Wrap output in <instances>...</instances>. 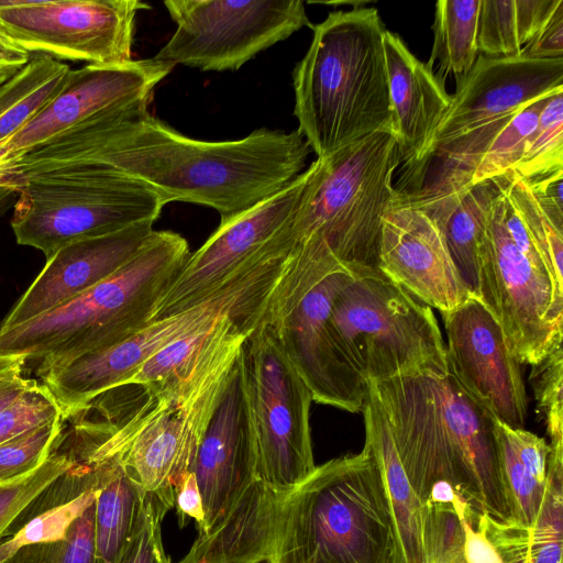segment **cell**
Returning <instances> with one entry per match:
<instances>
[{
  "mask_svg": "<svg viewBox=\"0 0 563 563\" xmlns=\"http://www.w3.org/2000/svg\"><path fill=\"white\" fill-rule=\"evenodd\" d=\"M311 150L296 130L257 129L245 137H188L152 115L147 107L110 113L16 155L20 180L86 165L117 169L155 189L167 203L189 202L239 216L295 180Z\"/></svg>",
  "mask_w": 563,
  "mask_h": 563,
  "instance_id": "6da1fadb",
  "label": "cell"
},
{
  "mask_svg": "<svg viewBox=\"0 0 563 563\" xmlns=\"http://www.w3.org/2000/svg\"><path fill=\"white\" fill-rule=\"evenodd\" d=\"M404 563L382 474L367 443L289 489L258 479L177 563Z\"/></svg>",
  "mask_w": 563,
  "mask_h": 563,
  "instance_id": "7a4b0ae2",
  "label": "cell"
},
{
  "mask_svg": "<svg viewBox=\"0 0 563 563\" xmlns=\"http://www.w3.org/2000/svg\"><path fill=\"white\" fill-rule=\"evenodd\" d=\"M401 162L393 133L378 132L313 161L298 206L264 247L283 261L261 325H276L339 268L376 273L383 217Z\"/></svg>",
  "mask_w": 563,
  "mask_h": 563,
  "instance_id": "3957f363",
  "label": "cell"
},
{
  "mask_svg": "<svg viewBox=\"0 0 563 563\" xmlns=\"http://www.w3.org/2000/svg\"><path fill=\"white\" fill-rule=\"evenodd\" d=\"M388 423L407 477L422 501L445 481L470 506L512 520L501 474L495 419L475 404L446 366L368 382Z\"/></svg>",
  "mask_w": 563,
  "mask_h": 563,
  "instance_id": "277c9868",
  "label": "cell"
},
{
  "mask_svg": "<svg viewBox=\"0 0 563 563\" xmlns=\"http://www.w3.org/2000/svg\"><path fill=\"white\" fill-rule=\"evenodd\" d=\"M245 338L228 317L185 374L154 388L128 384L97 397L91 405L103 420L96 421L90 456H115L145 493L174 508Z\"/></svg>",
  "mask_w": 563,
  "mask_h": 563,
  "instance_id": "5b68a950",
  "label": "cell"
},
{
  "mask_svg": "<svg viewBox=\"0 0 563 563\" xmlns=\"http://www.w3.org/2000/svg\"><path fill=\"white\" fill-rule=\"evenodd\" d=\"M292 71L297 131L317 158L378 132L393 133L384 51L375 8L333 11L312 26Z\"/></svg>",
  "mask_w": 563,
  "mask_h": 563,
  "instance_id": "8992f818",
  "label": "cell"
},
{
  "mask_svg": "<svg viewBox=\"0 0 563 563\" xmlns=\"http://www.w3.org/2000/svg\"><path fill=\"white\" fill-rule=\"evenodd\" d=\"M190 255L185 238L154 230L115 274L22 324L0 330V357L36 361V374L122 341L152 322Z\"/></svg>",
  "mask_w": 563,
  "mask_h": 563,
  "instance_id": "52a82bcc",
  "label": "cell"
},
{
  "mask_svg": "<svg viewBox=\"0 0 563 563\" xmlns=\"http://www.w3.org/2000/svg\"><path fill=\"white\" fill-rule=\"evenodd\" d=\"M500 177L479 246L478 300L498 321L511 354L532 366L562 344L563 287L528 233Z\"/></svg>",
  "mask_w": 563,
  "mask_h": 563,
  "instance_id": "ba28073f",
  "label": "cell"
},
{
  "mask_svg": "<svg viewBox=\"0 0 563 563\" xmlns=\"http://www.w3.org/2000/svg\"><path fill=\"white\" fill-rule=\"evenodd\" d=\"M11 227L16 242L49 258L62 246L158 219L167 201L111 167L86 165L27 177L16 186Z\"/></svg>",
  "mask_w": 563,
  "mask_h": 563,
  "instance_id": "9c48e42d",
  "label": "cell"
},
{
  "mask_svg": "<svg viewBox=\"0 0 563 563\" xmlns=\"http://www.w3.org/2000/svg\"><path fill=\"white\" fill-rule=\"evenodd\" d=\"M331 321L344 353L367 383L446 366L432 309L380 272L355 275L342 287Z\"/></svg>",
  "mask_w": 563,
  "mask_h": 563,
  "instance_id": "30bf717a",
  "label": "cell"
},
{
  "mask_svg": "<svg viewBox=\"0 0 563 563\" xmlns=\"http://www.w3.org/2000/svg\"><path fill=\"white\" fill-rule=\"evenodd\" d=\"M242 358L256 441L255 479L289 489L317 466L309 422L311 391L271 325L246 335Z\"/></svg>",
  "mask_w": 563,
  "mask_h": 563,
  "instance_id": "8fae6325",
  "label": "cell"
},
{
  "mask_svg": "<svg viewBox=\"0 0 563 563\" xmlns=\"http://www.w3.org/2000/svg\"><path fill=\"white\" fill-rule=\"evenodd\" d=\"M176 30L153 57L205 71H235L312 24L300 0H167Z\"/></svg>",
  "mask_w": 563,
  "mask_h": 563,
  "instance_id": "7c38bea8",
  "label": "cell"
},
{
  "mask_svg": "<svg viewBox=\"0 0 563 563\" xmlns=\"http://www.w3.org/2000/svg\"><path fill=\"white\" fill-rule=\"evenodd\" d=\"M260 287L233 284L220 297L156 321L108 347L85 353L41 376L64 419L85 410L103 393L123 385L155 353L175 339L228 314L239 329L254 317Z\"/></svg>",
  "mask_w": 563,
  "mask_h": 563,
  "instance_id": "4fadbf2b",
  "label": "cell"
},
{
  "mask_svg": "<svg viewBox=\"0 0 563 563\" xmlns=\"http://www.w3.org/2000/svg\"><path fill=\"white\" fill-rule=\"evenodd\" d=\"M139 0H0V33L26 52L88 65L132 60Z\"/></svg>",
  "mask_w": 563,
  "mask_h": 563,
  "instance_id": "5bb4252c",
  "label": "cell"
},
{
  "mask_svg": "<svg viewBox=\"0 0 563 563\" xmlns=\"http://www.w3.org/2000/svg\"><path fill=\"white\" fill-rule=\"evenodd\" d=\"M308 180L305 169L277 194L245 212L220 221L161 298L152 321L181 313L220 297L236 277L263 263L260 253L298 206Z\"/></svg>",
  "mask_w": 563,
  "mask_h": 563,
  "instance_id": "9a60e30c",
  "label": "cell"
},
{
  "mask_svg": "<svg viewBox=\"0 0 563 563\" xmlns=\"http://www.w3.org/2000/svg\"><path fill=\"white\" fill-rule=\"evenodd\" d=\"M441 316L446 365L457 384L495 420L523 428L528 399L521 363L511 354L496 318L473 297Z\"/></svg>",
  "mask_w": 563,
  "mask_h": 563,
  "instance_id": "2e32d148",
  "label": "cell"
},
{
  "mask_svg": "<svg viewBox=\"0 0 563 563\" xmlns=\"http://www.w3.org/2000/svg\"><path fill=\"white\" fill-rule=\"evenodd\" d=\"M354 276L347 268L333 271L272 327L313 400L349 412L362 411L368 383L344 353L331 309L336 294Z\"/></svg>",
  "mask_w": 563,
  "mask_h": 563,
  "instance_id": "e0dca14e",
  "label": "cell"
},
{
  "mask_svg": "<svg viewBox=\"0 0 563 563\" xmlns=\"http://www.w3.org/2000/svg\"><path fill=\"white\" fill-rule=\"evenodd\" d=\"M174 67L152 57L119 66L87 65L69 70L49 102L3 143L9 158L100 117L147 107L155 88Z\"/></svg>",
  "mask_w": 563,
  "mask_h": 563,
  "instance_id": "ac0fdd59",
  "label": "cell"
},
{
  "mask_svg": "<svg viewBox=\"0 0 563 563\" xmlns=\"http://www.w3.org/2000/svg\"><path fill=\"white\" fill-rule=\"evenodd\" d=\"M560 91H563V57L478 55L472 69L456 79L455 92L434 132L429 157L452 141Z\"/></svg>",
  "mask_w": 563,
  "mask_h": 563,
  "instance_id": "d6986e66",
  "label": "cell"
},
{
  "mask_svg": "<svg viewBox=\"0 0 563 563\" xmlns=\"http://www.w3.org/2000/svg\"><path fill=\"white\" fill-rule=\"evenodd\" d=\"M378 269L441 313L471 297L434 221L399 191L383 217Z\"/></svg>",
  "mask_w": 563,
  "mask_h": 563,
  "instance_id": "ffe728a7",
  "label": "cell"
},
{
  "mask_svg": "<svg viewBox=\"0 0 563 563\" xmlns=\"http://www.w3.org/2000/svg\"><path fill=\"white\" fill-rule=\"evenodd\" d=\"M242 352L208 424L191 472L195 474L208 531L255 479L256 441Z\"/></svg>",
  "mask_w": 563,
  "mask_h": 563,
  "instance_id": "44dd1931",
  "label": "cell"
},
{
  "mask_svg": "<svg viewBox=\"0 0 563 563\" xmlns=\"http://www.w3.org/2000/svg\"><path fill=\"white\" fill-rule=\"evenodd\" d=\"M154 223L142 221L58 249L3 319L0 330L41 316L115 274L154 231Z\"/></svg>",
  "mask_w": 563,
  "mask_h": 563,
  "instance_id": "7402d4cb",
  "label": "cell"
},
{
  "mask_svg": "<svg viewBox=\"0 0 563 563\" xmlns=\"http://www.w3.org/2000/svg\"><path fill=\"white\" fill-rule=\"evenodd\" d=\"M384 51L388 76L393 134L406 164L429 157L434 132L446 112L451 96L432 68L419 60L401 37L387 30Z\"/></svg>",
  "mask_w": 563,
  "mask_h": 563,
  "instance_id": "603a6c76",
  "label": "cell"
},
{
  "mask_svg": "<svg viewBox=\"0 0 563 563\" xmlns=\"http://www.w3.org/2000/svg\"><path fill=\"white\" fill-rule=\"evenodd\" d=\"M75 459L8 528L0 541V562L25 545L65 540L74 522L95 504L101 481L100 463Z\"/></svg>",
  "mask_w": 563,
  "mask_h": 563,
  "instance_id": "cb8c5ba5",
  "label": "cell"
},
{
  "mask_svg": "<svg viewBox=\"0 0 563 563\" xmlns=\"http://www.w3.org/2000/svg\"><path fill=\"white\" fill-rule=\"evenodd\" d=\"M499 192V177L457 190L422 189L409 198L439 228L471 297L478 299V256L487 213Z\"/></svg>",
  "mask_w": 563,
  "mask_h": 563,
  "instance_id": "d4e9b609",
  "label": "cell"
},
{
  "mask_svg": "<svg viewBox=\"0 0 563 563\" xmlns=\"http://www.w3.org/2000/svg\"><path fill=\"white\" fill-rule=\"evenodd\" d=\"M544 496L531 528L477 518L503 563H562L563 556V448H550Z\"/></svg>",
  "mask_w": 563,
  "mask_h": 563,
  "instance_id": "484cf974",
  "label": "cell"
},
{
  "mask_svg": "<svg viewBox=\"0 0 563 563\" xmlns=\"http://www.w3.org/2000/svg\"><path fill=\"white\" fill-rule=\"evenodd\" d=\"M365 443L377 461L388 496L404 563H426L422 545V501L397 454L386 418L369 391L363 406Z\"/></svg>",
  "mask_w": 563,
  "mask_h": 563,
  "instance_id": "4316f807",
  "label": "cell"
},
{
  "mask_svg": "<svg viewBox=\"0 0 563 563\" xmlns=\"http://www.w3.org/2000/svg\"><path fill=\"white\" fill-rule=\"evenodd\" d=\"M101 467L95 503L93 561L114 563L125 550L146 493L115 456L89 459Z\"/></svg>",
  "mask_w": 563,
  "mask_h": 563,
  "instance_id": "83f0119b",
  "label": "cell"
},
{
  "mask_svg": "<svg viewBox=\"0 0 563 563\" xmlns=\"http://www.w3.org/2000/svg\"><path fill=\"white\" fill-rule=\"evenodd\" d=\"M563 0H482L478 19L479 55L519 56Z\"/></svg>",
  "mask_w": 563,
  "mask_h": 563,
  "instance_id": "f1b7e54d",
  "label": "cell"
},
{
  "mask_svg": "<svg viewBox=\"0 0 563 563\" xmlns=\"http://www.w3.org/2000/svg\"><path fill=\"white\" fill-rule=\"evenodd\" d=\"M69 70L67 64L40 54L0 85V144L22 130L49 102Z\"/></svg>",
  "mask_w": 563,
  "mask_h": 563,
  "instance_id": "f546056e",
  "label": "cell"
},
{
  "mask_svg": "<svg viewBox=\"0 0 563 563\" xmlns=\"http://www.w3.org/2000/svg\"><path fill=\"white\" fill-rule=\"evenodd\" d=\"M482 0H439L432 24L433 46L427 66L439 63L441 73L465 76L474 66Z\"/></svg>",
  "mask_w": 563,
  "mask_h": 563,
  "instance_id": "4dcf8cb0",
  "label": "cell"
},
{
  "mask_svg": "<svg viewBox=\"0 0 563 563\" xmlns=\"http://www.w3.org/2000/svg\"><path fill=\"white\" fill-rule=\"evenodd\" d=\"M228 317L222 316L169 342L123 385L154 388L185 374L211 345Z\"/></svg>",
  "mask_w": 563,
  "mask_h": 563,
  "instance_id": "1f68e13d",
  "label": "cell"
},
{
  "mask_svg": "<svg viewBox=\"0 0 563 563\" xmlns=\"http://www.w3.org/2000/svg\"><path fill=\"white\" fill-rule=\"evenodd\" d=\"M549 97L528 104L514 115L482 154L463 188L492 180L515 169L525 154Z\"/></svg>",
  "mask_w": 563,
  "mask_h": 563,
  "instance_id": "d6a6232c",
  "label": "cell"
},
{
  "mask_svg": "<svg viewBox=\"0 0 563 563\" xmlns=\"http://www.w3.org/2000/svg\"><path fill=\"white\" fill-rule=\"evenodd\" d=\"M561 169H563V91L547 99L539 114L537 128L514 172L526 180H533Z\"/></svg>",
  "mask_w": 563,
  "mask_h": 563,
  "instance_id": "836d02e7",
  "label": "cell"
},
{
  "mask_svg": "<svg viewBox=\"0 0 563 563\" xmlns=\"http://www.w3.org/2000/svg\"><path fill=\"white\" fill-rule=\"evenodd\" d=\"M504 188L528 233L548 263L554 279L563 287V230L551 221L539 205L527 180L516 172L509 170L504 175Z\"/></svg>",
  "mask_w": 563,
  "mask_h": 563,
  "instance_id": "e575fe53",
  "label": "cell"
},
{
  "mask_svg": "<svg viewBox=\"0 0 563 563\" xmlns=\"http://www.w3.org/2000/svg\"><path fill=\"white\" fill-rule=\"evenodd\" d=\"M75 461V456L58 444L35 470L0 483V541L20 512Z\"/></svg>",
  "mask_w": 563,
  "mask_h": 563,
  "instance_id": "d590c367",
  "label": "cell"
},
{
  "mask_svg": "<svg viewBox=\"0 0 563 563\" xmlns=\"http://www.w3.org/2000/svg\"><path fill=\"white\" fill-rule=\"evenodd\" d=\"M59 417L29 429L0 445V483L38 467L57 448L64 427Z\"/></svg>",
  "mask_w": 563,
  "mask_h": 563,
  "instance_id": "8d00e7d4",
  "label": "cell"
},
{
  "mask_svg": "<svg viewBox=\"0 0 563 563\" xmlns=\"http://www.w3.org/2000/svg\"><path fill=\"white\" fill-rule=\"evenodd\" d=\"M495 434L504 484L512 511L511 522L531 528L539 514L545 485L539 483L517 459L496 420Z\"/></svg>",
  "mask_w": 563,
  "mask_h": 563,
  "instance_id": "74e56055",
  "label": "cell"
},
{
  "mask_svg": "<svg viewBox=\"0 0 563 563\" xmlns=\"http://www.w3.org/2000/svg\"><path fill=\"white\" fill-rule=\"evenodd\" d=\"M422 545L426 563H461L464 531L453 504H422Z\"/></svg>",
  "mask_w": 563,
  "mask_h": 563,
  "instance_id": "f35d334b",
  "label": "cell"
},
{
  "mask_svg": "<svg viewBox=\"0 0 563 563\" xmlns=\"http://www.w3.org/2000/svg\"><path fill=\"white\" fill-rule=\"evenodd\" d=\"M93 527L95 504L74 522L65 540L25 545L0 563H93Z\"/></svg>",
  "mask_w": 563,
  "mask_h": 563,
  "instance_id": "ab89813d",
  "label": "cell"
},
{
  "mask_svg": "<svg viewBox=\"0 0 563 563\" xmlns=\"http://www.w3.org/2000/svg\"><path fill=\"white\" fill-rule=\"evenodd\" d=\"M530 382L552 448L563 446V355L562 344L531 366Z\"/></svg>",
  "mask_w": 563,
  "mask_h": 563,
  "instance_id": "60d3db41",
  "label": "cell"
},
{
  "mask_svg": "<svg viewBox=\"0 0 563 563\" xmlns=\"http://www.w3.org/2000/svg\"><path fill=\"white\" fill-rule=\"evenodd\" d=\"M168 510L170 507L164 501L146 493L134 532L114 563H174L164 548L162 537V522Z\"/></svg>",
  "mask_w": 563,
  "mask_h": 563,
  "instance_id": "b9f144b4",
  "label": "cell"
},
{
  "mask_svg": "<svg viewBox=\"0 0 563 563\" xmlns=\"http://www.w3.org/2000/svg\"><path fill=\"white\" fill-rule=\"evenodd\" d=\"M63 417L47 387L37 382L0 413V445L13 437Z\"/></svg>",
  "mask_w": 563,
  "mask_h": 563,
  "instance_id": "7bdbcfd3",
  "label": "cell"
},
{
  "mask_svg": "<svg viewBox=\"0 0 563 563\" xmlns=\"http://www.w3.org/2000/svg\"><path fill=\"white\" fill-rule=\"evenodd\" d=\"M497 423L517 459L539 483L545 485L549 443L525 428H510L499 421Z\"/></svg>",
  "mask_w": 563,
  "mask_h": 563,
  "instance_id": "ee69618b",
  "label": "cell"
},
{
  "mask_svg": "<svg viewBox=\"0 0 563 563\" xmlns=\"http://www.w3.org/2000/svg\"><path fill=\"white\" fill-rule=\"evenodd\" d=\"M453 507L461 520L464 531V556L467 563H503L496 550L482 530L474 528L475 517L468 504L457 494Z\"/></svg>",
  "mask_w": 563,
  "mask_h": 563,
  "instance_id": "f6af8a7d",
  "label": "cell"
},
{
  "mask_svg": "<svg viewBox=\"0 0 563 563\" xmlns=\"http://www.w3.org/2000/svg\"><path fill=\"white\" fill-rule=\"evenodd\" d=\"M520 56L532 59L563 57V1L534 37L522 48Z\"/></svg>",
  "mask_w": 563,
  "mask_h": 563,
  "instance_id": "bcb514c9",
  "label": "cell"
},
{
  "mask_svg": "<svg viewBox=\"0 0 563 563\" xmlns=\"http://www.w3.org/2000/svg\"><path fill=\"white\" fill-rule=\"evenodd\" d=\"M25 364L19 356L0 357V413L36 383L22 375Z\"/></svg>",
  "mask_w": 563,
  "mask_h": 563,
  "instance_id": "7dc6e473",
  "label": "cell"
},
{
  "mask_svg": "<svg viewBox=\"0 0 563 563\" xmlns=\"http://www.w3.org/2000/svg\"><path fill=\"white\" fill-rule=\"evenodd\" d=\"M527 183L547 216L563 230V169Z\"/></svg>",
  "mask_w": 563,
  "mask_h": 563,
  "instance_id": "c3c4849f",
  "label": "cell"
},
{
  "mask_svg": "<svg viewBox=\"0 0 563 563\" xmlns=\"http://www.w3.org/2000/svg\"><path fill=\"white\" fill-rule=\"evenodd\" d=\"M175 508L180 528H184L188 519L194 520L198 532L205 527V511L202 497L196 476L189 472L176 490Z\"/></svg>",
  "mask_w": 563,
  "mask_h": 563,
  "instance_id": "681fc988",
  "label": "cell"
},
{
  "mask_svg": "<svg viewBox=\"0 0 563 563\" xmlns=\"http://www.w3.org/2000/svg\"><path fill=\"white\" fill-rule=\"evenodd\" d=\"M31 59L30 53L0 33V69L19 70Z\"/></svg>",
  "mask_w": 563,
  "mask_h": 563,
  "instance_id": "f907efd6",
  "label": "cell"
},
{
  "mask_svg": "<svg viewBox=\"0 0 563 563\" xmlns=\"http://www.w3.org/2000/svg\"><path fill=\"white\" fill-rule=\"evenodd\" d=\"M456 492L445 481L435 482L429 493L427 500L434 503L452 504L455 498Z\"/></svg>",
  "mask_w": 563,
  "mask_h": 563,
  "instance_id": "816d5d0a",
  "label": "cell"
},
{
  "mask_svg": "<svg viewBox=\"0 0 563 563\" xmlns=\"http://www.w3.org/2000/svg\"><path fill=\"white\" fill-rule=\"evenodd\" d=\"M16 198L18 191L14 187L0 185V216L14 206Z\"/></svg>",
  "mask_w": 563,
  "mask_h": 563,
  "instance_id": "f5cc1de1",
  "label": "cell"
},
{
  "mask_svg": "<svg viewBox=\"0 0 563 563\" xmlns=\"http://www.w3.org/2000/svg\"><path fill=\"white\" fill-rule=\"evenodd\" d=\"M8 157H9L8 151L2 143V144H0V174L2 172L3 166L5 165V163L8 161Z\"/></svg>",
  "mask_w": 563,
  "mask_h": 563,
  "instance_id": "db71d44e",
  "label": "cell"
},
{
  "mask_svg": "<svg viewBox=\"0 0 563 563\" xmlns=\"http://www.w3.org/2000/svg\"><path fill=\"white\" fill-rule=\"evenodd\" d=\"M16 71L9 70V69H0V85L5 81L8 78H10L13 74Z\"/></svg>",
  "mask_w": 563,
  "mask_h": 563,
  "instance_id": "11a10c76",
  "label": "cell"
},
{
  "mask_svg": "<svg viewBox=\"0 0 563 563\" xmlns=\"http://www.w3.org/2000/svg\"><path fill=\"white\" fill-rule=\"evenodd\" d=\"M251 563H269L267 561H258V562H251Z\"/></svg>",
  "mask_w": 563,
  "mask_h": 563,
  "instance_id": "9f6ffc18",
  "label": "cell"
},
{
  "mask_svg": "<svg viewBox=\"0 0 563 563\" xmlns=\"http://www.w3.org/2000/svg\"><path fill=\"white\" fill-rule=\"evenodd\" d=\"M461 563H467V562H466V560H464V561H463V562H461Z\"/></svg>",
  "mask_w": 563,
  "mask_h": 563,
  "instance_id": "6f0895ef",
  "label": "cell"
}]
</instances>
